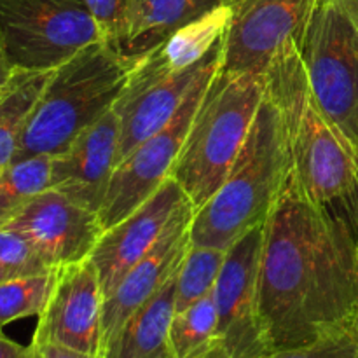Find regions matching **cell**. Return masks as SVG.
<instances>
[{"mask_svg":"<svg viewBox=\"0 0 358 358\" xmlns=\"http://www.w3.org/2000/svg\"><path fill=\"white\" fill-rule=\"evenodd\" d=\"M357 306L355 233L308 198L290 170L262 226L259 313L269 348H297L341 331Z\"/></svg>","mask_w":358,"mask_h":358,"instance_id":"1","label":"cell"},{"mask_svg":"<svg viewBox=\"0 0 358 358\" xmlns=\"http://www.w3.org/2000/svg\"><path fill=\"white\" fill-rule=\"evenodd\" d=\"M262 80L266 98L282 115L294 178L308 198L341 215L357 236L358 159L318 108L299 44H283Z\"/></svg>","mask_w":358,"mask_h":358,"instance_id":"2","label":"cell"},{"mask_svg":"<svg viewBox=\"0 0 358 358\" xmlns=\"http://www.w3.org/2000/svg\"><path fill=\"white\" fill-rule=\"evenodd\" d=\"M292 164L282 115L262 100L236 163L215 194L194 210L191 243L227 250L264 226L287 184Z\"/></svg>","mask_w":358,"mask_h":358,"instance_id":"3","label":"cell"},{"mask_svg":"<svg viewBox=\"0 0 358 358\" xmlns=\"http://www.w3.org/2000/svg\"><path fill=\"white\" fill-rule=\"evenodd\" d=\"M131 66L105 41L80 49L52 70L21 131L16 159L59 156L115 107Z\"/></svg>","mask_w":358,"mask_h":358,"instance_id":"4","label":"cell"},{"mask_svg":"<svg viewBox=\"0 0 358 358\" xmlns=\"http://www.w3.org/2000/svg\"><path fill=\"white\" fill-rule=\"evenodd\" d=\"M264 100V80L219 69L203 93L170 177L196 210L222 185L236 163Z\"/></svg>","mask_w":358,"mask_h":358,"instance_id":"5","label":"cell"},{"mask_svg":"<svg viewBox=\"0 0 358 358\" xmlns=\"http://www.w3.org/2000/svg\"><path fill=\"white\" fill-rule=\"evenodd\" d=\"M299 51L318 108L358 159V34L336 0H318Z\"/></svg>","mask_w":358,"mask_h":358,"instance_id":"6","label":"cell"},{"mask_svg":"<svg viewBox=\"0 0 358 358\" xmlns=\"http://www.w3.org/2000/svg\"><path fill=\"white\" fill-rule=\"evenodd\" d=\"M103 41L80 0H0V44L13 69L55 70Z\"/></svg>","mask_w":358,"mask_h":358,"instance_id":"7","label":"cell"},{"mask_svg":"<svg viewBox=\"0 0 358 358\" xmlns=\"http://www.w3.org/2000/svg\"><path fill=\"white\" fill-rule=\"evenodd\" d=\"M215 73L203 77L182 101L177 114L159 131L126 154L115 166L110 185L98 212L103 231L121 222L170 178L196 108Z\"/></svg>","mask_w":358,"mask_h":358,"instance_id":"8","label":"cell"},{"mask_svg":"<svg viewBox=\"0 0 358 358\" xmlns=\"http://www.w3.org/2000/svg\"><path fill=\"white\" fill-rule=\"evenodd\" d=\"M229 21L220 69L262 77L287 42L301 45L318 0H222Z\"/></svg>","mask_w":358,"mask_h":358,"instance_id":"9","label":"cell"},{"mask_svg":"<svg viewBox=\"0 0 358 358\" xmlns=\"http://www.w3.org/2000/svg\"><path fill=\"white\" fill-rule=\"evenodd\" d=\"M262 226L231 245L212 296L217 306V338L229 358H261L271 353L259 313V264Z\"/></svg>","mask_w":358,"mask_h":358,"instance_id":"10","label":"cell"},{"mask_svg":"<svg viewBox=\"0 0 358 358\" xmlns=\"http://www.w3.org/2000/svg\"><path fill=\"white\" fill-rule=\"evenodd\" d=\"M103 290L90 257L63 266L48 306L38 315L30 345H59L83 353L103 355L101 346Z\"/></svg>","mask_w":358,"mask_h":358,"instance_id":"11","label":"cell"},{"mask_svg":"<svg viewBox=\"0 0 358 358\" xmlns=\"http://www.w3.org/2000/svg\"><path fill=\"white\" fill-rule=\"evenodd\" d=\"M6 227L20 231L55 269L90 257L103 234L98 212L56 189L35 196Z\"/></svg>","mask_w":358,"mask_h":358,"instance_id":"12","label":"cell"},{"mask_svg":"<svg viewBox=\"0 0 358 358\" xmlns=\"http://www.w3.org/2000/svg\"><path fill=\"white\" fill-rule=\"evenodd\" d=\"M222 38L213 45L205 59L184 70L166 76H129L128 84L115 103V110L121 119L117 164L140 142L159 131L177 114L182 101L203 77L220 69Z\"/></svg>","mask_w":358,"mask_h":358,"instance_id":"13","label":"cell"},{"mask_svg":"<svg viewBox=\"0 0 358 358\" xmlns=\"http://www.w3.org/2000/svg\"><path fill=\"white\" fill-rule=\"evenodd\" d=\"M194 210L191 201L184 203L156 245L105 296L103 317H101L103 348L121 331L122 325L143 304L149 303L180 268V262L191 241V222Z\"/></svg>","mask_w":358,"mask_h":358,"instance_id":"14","label":"cell"},{"mask_svg":"<svg viewBox=\"0 0 358 358\" xmlns=\"http://www.w3.org/2000/svg\"><path fill=\"white\" fill-rule=\"evenodd\" d=\"M187 201L180 185L170 177L138 208L103 231L90 255L100 276L103 299L156 245L178 208Z\"/></svg>","mask_w":358,"mask_h":358,"instance_id":"15","label":"cell"},{"mask_svg":"<svg viewBox=\"0 0 358 358\" xmlns=\"http://www.w3.org/2000/svg\"><path fill=\"white\" fill-rule=\"evenodd\" d=\"M121 119L115 107L52 157L51 189L79 205L100 212L110 178L117 166Z\"/></svg>","mask_w":358,"mask_h":358,"instance_id":"16","label":"cell"},{"mask_svg":"<svg viewBox=\"0 0 358 358\" xmlns=\"http://www.w3.org/2000/svg\"><path fill=\"white\" fill-rule=\"evenodd\" d=\"M222 6V0H129L128 28L115 51L133 66L178 30Z\"/></svg>","mask_w":358,"mask_h":358,"instance_id":"17","label":"cell"},{"mask_svg":"<svg viewBox=\"0 0 358 358\" xmlns=\"http://www.w3.org/2000/svg\"><path fill=\"white\" fill-rule=\"evenodd\" d=\"M175 294L177 273L107 343L103 358H170L168 334L175 315Z\"/></svg>","mask_w":358,"mask_h":358,"instance_id":"18","label":"cell"},{"mask_svg":"<svg viewBox=\"0 0 358 358\" xmlns=\"http://www.w3.org/2000/svg\"><path fill=\"white\" fill-rule=\"evenodd\" d=\"M52 70L14 69L0 91V171L16 159L21 131Z\"/></svg>","mask_w":358,"mask_h":358,"instance_id":"19","label":"cell"},{"mask_svg":"<svg viewBox=\"0 0 358 358\" xmlns=\"http://www.w3.org/2000/svg\"><path fill=\"white\" fill-rule=\"evenodd\" d=\"M51 156L14 159L0 171V227L6 226L28 201L51 189Z\"/></svg>","mask_w":358,"mask_h":358,"instance_id":"20","label":"cell"},{"mask_svg":"<svg viewBox=\"0 0 358 358\" xmlns=\"http://www.w3.org/2000/svg\"><path fill=\"white\" fill-rule=\"evenodd\" d=\"M217 306L213 296L203 297L182 311H175L168 334L170 358H192L217 341Z\"/></svg>","mask_w":358,"mask_h":358,"instance_id":"21","label":"cell"},{"mask_svg":"<svg viewBox=\"0 0 358 358\" xmlns=\"http://www.w3.org/2000/svg\"><path fill=\"white\" fill-rule=\"evenodd\" d=\"M226 252L189 241V247L177 271L175 311L185 310L192 303L213 292L220 269L226 261Z\"/></svg>","mask_w":358,"mask_h":358,"instance_id":"22","label":"cell"},{"mask_svg":"<svg viewBox=\"0 0 358 358\" xmlns=\"http://www.w3.org/2000/svg\"><path fill=\"white\" fill-rule=\"evenodd\" d=\"M56 271L0 283V331L13 322L38 317L44 311L55 289Z\"/></svg>","mask_w":358,"mask_h":358,"instance_id":"23","label":"cell"},{"mask_svg":"<svg viewBox=\"0 0 358 358\" xmlns=\"http://www.w3.org/2000/svg\"><path fill=\"white\" fill-rule=\"evenodd\" d=\"M52 269L20 231L0 227V283L42 275Z\"/></svg>","mask_w":358,"mask_h":358,"instance_id":"24","label":"cell"},{"mask_svg":"<svg viewBox=\"0 0 358 358\" xmlns=\"http://www.w3.org/2000/svg\"><path fill=\"white\" fill-rule=\"evenodd\" d=\"M261 358H358V350L346 329H341L322 336L310 345L276 350Z\"/></svg>","mask_w":358,"mask_h":358,"instance_id":"25","label":"cell"},{"mask_svg":"<svg viewBox=\"0 0 358 358\" xmlns=\"http://www.w3.org/2000/svg\"><path fill=\"white\" fill-rule=\"evenodd\" d=\"M87 13L96 21L103 41L117 49L128 28L129 0H80Z\"/></svg>","mask_w":358,"mask_h":358,"instance_id":"26","label":"cell"},{"mask_svg":"<svg viewBox=\"0 0 358 358\" xmlns=\"http://www.w3.org/2000/svg\"><path fill=\"white\" fill-rule=\"evenodd\" d=\"M35 352V358H103V355L83 353L77 350L65 348L59 345H30Z\"/></svg>","mask_w":358,"mask_h":358,"instance_id":"27","label":"cell"},{"mask_svg":"<svg viewBox=\"0 0 358 358\" xmlns=\"http://www.w3.org/2000/svg\"><path fill=\"white\" fill-rule=\"evenodd\" d=\"M0 358H35V352L30 345H20L0 332Z\"/></svg>","mask_w":358,"mask_h":358,"instance_id":"28","label":"cell"},{"mask_svg":"<svg viewBox=\"0 0 358 358\" xmlns=\"http://www.w3.org/2000/svg\"><path fill=\"white\" fill-rule=\"evenodd\" d=\"M336 2L345 10V14L352 21L353 28H355V31L358 34V0H336Z\"/></svg>","mask_w":358,"mask_h":358,"instance_id":"29","label":"cell"},{"mask_svg":"<svg viewBox=\"0 0 358 358\" xmlns=\"http://www.w3.org/2000/svg\"><path fill=\"white\" fill-rule=\"evenodd\" d=\"M14 69L13 65L9 63V59H7L6 52H3V48L2 44H0V91L3 90V86L7 84V80H9V77L13 76Z\"/></svg>","mask_w":358,"mask_h":358,"instance_id":"30","label":"cell"},{"mask_svg":"<svg viewBox=\"0 0 358 358\" xmlns=\"http://www.w3.org/2000/svg\"><path fill=\"white\" fill-rule=\"evenodd\" d=\"M192 358H229V355H227V352H226V348H224L222 343L217 339V341L213 343L212 346H208L205 352L198 353V355L192 357Z\"/></svg>","mask_w":358,"mask_h":358,"instance_id":"31","label":"cell"},{"mask_svg":"<svg viewBox=\"0 0 358 358\" xmlns=\"http://www.w3.org/2000/svg\"><path fill=\"white\" fill-rule=\"evenodd\" d=\"M345 329H346V332L350 334V338L353 339V343H355V346L358 350V306L355 308V311L352 313V317L348 318V322H346Z\"/></svg>","mask_w":358,"mask_h":358,"instance_id":"32","label":"cell"}]
</instances>
